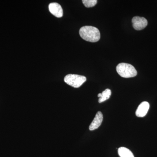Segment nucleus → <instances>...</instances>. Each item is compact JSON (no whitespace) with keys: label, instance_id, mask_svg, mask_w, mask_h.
Listing matches in <instances>:
<instances>
[{"label":"nucleus","instance_id":"4","mask_svg":"<svg viewBox=\"0 0 157 157\" xmlns=\"http://www.w3.org/2000/svg\"><path fill=\"white\" fill-rule=\"evenodd\" d=\"M132 24L134 28L136 30H141L145 28L147 25V21L144 17L135 16L132 18Z\"/></svg>","mask_w":157,"mask_h":157},{"label":"nucleus","instance_id":"8","mask_svg":"<svg viewBox=\"0 0 157 157\" xmlns=\"http://www.w3.org/2000/svg\"><path fill=\"white\" fill-rule=\"evenodd\" d=\"M118 152L121 157H134L132 151L125 147H121L118 150Z\"/></svg>","mask_w":157,"mask_h":157},{"label":"nucleus","instance_id":"3","mask_svg":"<svg viewBox=\"0 0 157 157\" xmlns=\"http://www.w3.org/2000/svg\"><path fill=\"white\" fill-rule=\"evenodd\" d=\"M66 83L74 88H78L81 86L86 80L85 76L76 74H68L64 79Z\"/></svg>","mask_w":157,"mask_h":157},{"label":"nucleus","instance_id":"5","mask_svg":"<svg viewBox=\"0 0 157 157\" xmlns=\"http://www.w3.org/2000/svg\"><path fill=\"white\" fill-rule=\"evenodd\" d=\"M48 9L52 14L57 17H63V10L61 6L57 3H51L48 6Z\"/></svg>","mask_w":157,"mask_h":157},{"label":"nucleus","instance_id":"11","mask_svg":"<svg viewBox=\"0 0 157 157\" xmlns=\"http://www.w3.org/2000/svg\"><path fill=\"white\" fill-rule=\"evenodd\" d=\"M101 94H99L98 95V97H99V98H101Z\"/></svg>","mask_w":157,"mask_h":157},{"label":"nucleus","instance_id":"7","mask_svg":"<svg viewBox=\"0 0 157 157\" xmlns=\"http://www.w3.org/2000/svg\"><path fill=\"white\" fill-rule=\"evenodd\" d=\"M149 104L146 101L142 102L137 107L136 115L137 117H142L145 116L149 109Z\"/></svg>","mask_w":157,"mask_h":157},{"label":"nucleus","instance_id":"1","mask_svg":"<svg viewBox=\"0 0 157 157\" xmlns=\"http://www.w3.org/2000/svg\"><path fill=\"white\" fill-rule=\"evenodd\" d=\"M79 34L82 39L88 42H97L101 38V34L99 29L92 26L82 27L79 30Z\"/></svg>","mask_w":157,"mask_h":157},{"label":"nucleus","instance_id":"6","mask_svg":"<svg viewBox=\"0 0 157 157\" xmlns=\"http://www.w3.org/2000/svg\"><path fill=\"white\" fill-rule=\"evenodd\" d=\"M103 120V115L101 111H98L89 126L90 131H92L99 128Z\"/></svg>","mask_w":157,"mask_h":157},{"label":"nucleus","instance_id":"9","mask_svg":"<svg viewBox=\"0 0 157 157\" xmlns=\"http://www.w3.org/2000/svg\"><path fill=\"white\" fill-rule=\"evenodd\" d=\"M111 95V91L109 89H107L101 93V98H99V103H101L106 100H108L110 98Z\"/></svg>","mask_w":157,"mask_h":157},{"label":"nucleus","instance_id":"10","mask_svg":"<svg viewBox=\"0 0 157 157\" xmlns=\"http://www.w3.org/2000/svg\"><path fill=\"white\" fill-rule=\"evenodd\" d=\"M82 3L86 8H91L95 6L98 2L97 0H83Z\"/></svg>","mask_w":157,"mask_h":157},{"label":"nucleus","instance_id":"2","mask_svg":"<svg viewBox=\"0 0 157 157\" xmlns=\"http://www.w3.org/2000/svg\"><path fill=\"white\" fill-rule=\"evenodd\" d=\"M116 70L120 76L128 78L137 76V71L132 65L126 63H121L117 66Z\"/></svg>","mask_w":157,"mask_h":157}]
</instances>
